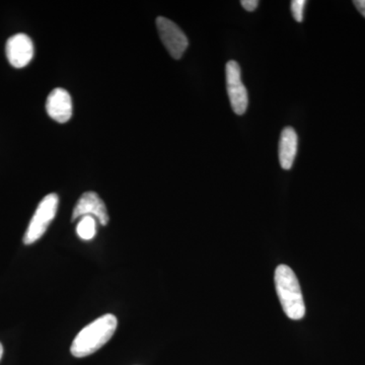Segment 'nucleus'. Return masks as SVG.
Segmentation results:
<instances>
[{
  "mask_svg": "<svg viewBox=\"0 0 365 365\" xmlns=\"http://www.w3.org/2000/svg\"><path fill=\"white\" fill-rule=\"evenodd\" d=\"M118 321L112 314L101 317L85 327L72 342L71 351L78 359L88 356L103 347L114 335Z\"/></svg>",
  "mask_w": 365,
  "mask_h": 365,
  "instance_id": "obj_1",
  "label": "nucleus"
},
{
  "mask_svg": "<svg viewBox=\"0 0 365 365\" xmlns=\"http://www.w3.org/2000/svg\"><path fill=\"white\" fill-rule=\"evenodd\" d=\"M275 287L281 307L288 318L299 321L306 314L304 297L297 275L287 265L275 270Z\"/></svg>",
  "mask_w": 365,
  "mask_h": 365,
  "instance_id": "obj_2",
  "label": "nucleus"
},
{
  "mask_svg": "<svg viewBox=\"0 0 365 365\" xmlns=\"http://www.w3.org/2000/svg\"><path fill=\"white\" fill-rule=\"evenodd\" d=\"M58 203V196L55 193L49 194L43 198L24 237V242L26 245H32L43 237L50 223L56 216Z\"/></svg>",
  "mask_w": 365,
  "mask_h": 365,
  "instance_id": "obj_3",
  "label": "nucleus"
},
{
  "mask_svg": "<svg viewBox=\"0 0 365 365\" xmlns=\"http://www.w3.org/2000/svg\"><path fill=\"white\" fill-rule=\"evenodd\" d=\"M227 90L232 111L242 116L248 109L249 97L246 86L242 81L241 67L237 62L230 60L225 66Z\"/></svg>",
  "mask_w": 365,
  "mask_h": 365,
  "instance_id": "obj_4",
  "label": "nucleus"
},
{
  "mask_svg": "<svg viewBox=\"0 0 365 365\" xmlns=\"http://www.w3.org/2000/svg\"><path fill=\"white\" fill-rule=\"evenodd\" d=\"M157 28L160 40L170 56L177 60L181 58L189 45L184 32L174 21L163 16H158L157 19Z\"/></svg>",
  "mask_w": 365,
  "mask_h": 365,
  "instance_id": "obj_5",
  "label": "nucleus"
},
{
  "mask_svg": "<svg viewBox=\"0 0 365 365\" xmlns=\"http://www.w3.org/2000/svg\"><path fill=\"white\" fill-rule=\"evenodd\" d=\"M6 50L9 63L16 68H23L32 61L33 41L25 34H16L9 38L6 42Z\"/></svg>",
  "mask_w": 365,
  "mask_h": 365,
  "instance_id": "obj_6",
  "label": "nucleus"
},
{
  "mask_svg": "<svg viewBox=\"0 0 365 365\" xmlns=\"http://www.w3.org/2000/svg\"><path fill=\"white\" fill-rule=\"evenodd\" d=\"M86 215L95 216L102 225H107L109 222V215L106 204L95 192H86L78 199L72 213V220Z\"/></svg>",
  "mask_w": 365,
  "mask_h": 365,
  "instance_id": "obj_7",
  "label": "nucleus"
},
{
  "mask_svg": "<svg viewBox=\"0 0 365 365\" xmlns=\"http://www.w3.org/2000/svg\"><path fill=\"white\" fill-rule=\"evenodd\" d=\"M48 115L59 123H66L72 116V100L68 91L57 88L48 96L46 102Z\"/></svg>",
  "mask_w": 365,
  "mask_h": 365,
  "instance_id": "obj_8",
  "label": "nucleus"
},
{
  "mask_svg": "<svg viewBox=\"0 0 365 365\" xmlns=\"http://www.w3.org/2000/svg\"><path fill=\"white\" fill-rule=\"evenodd\" d=\"M299 137L292 127H287L281 132L279 140V162L283 170H290L294 165L297 153Z\"/></svg>",
  "mask_w": 365,
  "mask_h": 365,
  "instance_id": "obj_9",
  "label": "nucleus"
},
{
  "mask_svg": "<svg viewBox=\"0 0 365 365\" xmlns=\"http://www.w3.org/2000/svg\"><path fill=\"white\" fill-rule=\"evenodd\" d=\"M76 232L83 241L93 240L97 234V223H96L95 217L91 215L83 216L76 227Z\"/></svg>",
  "mask_w": 365,
  "mask_h": 365,
  "instance_id": "obj_10",
  "label": "nucleus"
},
{
  "mask_svg": "<svg viewBox=\"0 0 365 365\" xmlns=\"http://www.w3.org/2000/svg\"><path fill=\"white\" fill-rule=\"evenodd\" d=\"M306 4V0H294V1H292V16H294V20L297 23H302L304 20V11Z\"/></svg>",
  "mask_w": 365,
  "mask_h": 365,
  "instance_id": "obj_11",
  "label": "nucleus"
},
{
  "mask_svg": "<svg viewBox=\"0 0 365 365\" xmlns=\"http://www.w3.org/2000/svg\"><path fill=\"white\" fill-rule=\"evenodd\" d=\"M241 4L247 11H254L258 7L259 1L258 0H242Z\"/></svg>",
  "mask_w": 365,
  "mask_h": 365,
  "instance_id": "obj_12",
  "label": "nucleus"
},
{
  "mask_svg": "<svg viewBox=\"0 0 365 365\" xmlns=\"http://www.w3.org/2000/svg\"><path fill=\"white\" fill-rule=\"evenodd\" d=\"M353 4H354L357 11L365 18V0H355V1H353Z\"/></svg>",
  "mask_w": 365,
  "mask_h": 365,
  "instance_id": "obj_13",
  "label": "nucleus"
},
{
  "mask_svg": "<svg viewBox=\"0 0 365 365\" xmlns=\"http://www.w3.org/2000/svg\"><path fill=\"white\" fill-rule=\"evenodd\" d=\"M2 355H4V347H2V344L0 343V360L2 359Z\"/></svg>",
  "mask_w": 365,
  "mask_h": 365,
  "instance_id": "obj_14",
  "label": "nucleus"
}]
</instances>
